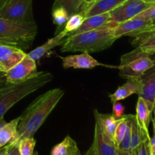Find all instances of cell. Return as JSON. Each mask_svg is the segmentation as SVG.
Returning a JSON list of instances; mask_svg holds the SVG:
<instances>
[{
    "label": "cell",
    "mask_w": 155,
    "mask_h": 155,
    "mask_svg": "<svg viewBox=\"0 0 155 155\" xmlns=\"http://www.w3.org/2000/svg\"><path fill=\"white\" fill-rule=\"evenodd\" d=\"M64 95V91L56 88L47 91L32 101L20 115L16 136L10 143L18 145L21 139L33 137Z\"/></svg>",
    "instance_id": "obj_1"
},
{
    "label": "cell",
    "mask_w": 155,
    "mask_h": 155,
    "mask_svg": "<svg viewBox=\"0 0 155 155\" xmlns=\"http://www.w3.org/2000/svg\"><path fill=\"white\" fill-rule=\"evenodd\" d=\"M117 23L110 21L107 25L78 33L68 36L62 44L61 51L62 52H98L110 48L117 39L114 35V29Z\"/></svg>",
    "instance_id": "obj_2"
},
{
    "label": "cell",
    "mask_w": 155,
    "mask_h": 155,
    "mask_svg": "<svg viewBox=\"0 0 155 155\" xmlns=\"http://www.w3.org/2000/svg\"><path fill=\"white\" fill-rule=\"evenodd\" d=\"M52 79L53 75L51 73L40 71L21 83L10 84L6 83L0 88V118L4 117L9 109L16 103L42 88Z\"/></svg>",
    "instance_id": "obj_3"
},
{
    "label": "cell",
    "mask_w": 155,
    "mask_h": 155,
    "mask_svg": "<svg viewBox=\"0 0 155 155\" xmlns=\"http://www.w3.org/2000/svg\"><path fill=\"white\" fill-rule=\"evenodd\" d=\"M37 34L36 22H16L0 18V42L27 49Z\"/></svg>",
    "instance_id": "obj_4"
},
{
    "label": "cell",
    "mask_w": 155,
    "mask_h": 155,
    "mask_svg": "<svg viewBox=\"0 0 155 155\" xmlns=\"http://www.w3.org/2000/svg\"><path fill=\"white\" fill-rule=\"evenodd\" d=\"M151 55L139 47L122 55L117 68L120 71V76L125 79H140L148 70L155 65V60Z\"/></svg>",
    "instance_id": "obj_5"
},
{
    "label": "cell",
    "mask_w": 155,
    "mask_h": 155,
    "mask_svg": "<svg viewBox=\"0 0 155 155\" xmlns=\"http://www.w3.org/2000/svg\"><path fill=\"white\" fill-rule=\"evenodd\" d=\"M32 4L33 0H5L0 4V18L16 22H33Z\"/></svg>",
    "instance_id": "obj_6"
},
{
    "label": "cell",
    "mask_w": 155,
    "mask_h": 155,
    "mask_svg": "<svg viewBox=\"0 0 155 155\" xmlns=\"http://www.w3.org/2000/svg\"><path fill=\"white\" fill-rule=\"evenodd\" d=\"M154 2H147L144 0H126L119 6L109 12L110 20L114 22H124L134 18L142 12L151 7Z\"/></svg>",
    "instance_id": "obj_7"
},
{
    "label": "cell",
    "mask_w": 155,
    "mask_h": 155,
    "mask_svg": "<svg viewBox=\"0 0 155 155\" xmlns=\"http://www.w3.org/2000/svg\"><path fill=\"white\" fill-rule=\"evenodd\" d=\"M36 72V61L27 54L19 63L5 73L4 75L6 83L17 84L27 80Z\"/></svg>",
    "instance_id": "obj_8"
},
{
    "label": "cell",
    "mask_w": 155,
    "mask_h": 155,
    "mask_svg": "<svg viewBox=\"0 0 155 155\" xmlns=\"http://www.w3.org/2000/svg\"><path fill=\"white\" fill-rule=\"evenodd\" d=\"M152 26L151 21L135 17L134 18L117 24L114 29V35L117 39L122 36L136 37L148 31Z\"/></svg>",
    "instance_id": "obj_9"
},
{
    "label": "cell",
    "mask_w": 155,
    "mask_h": 155,
    "mask_svg": "<svg viewBox=\"0 0 155 155\" xmlns=\"http://www.w3.org/2000/svg\"><path fill=\"white\" fill-rule=\"evenodd\" d=\"M59 58L62 59V65L65 69L74 68V69L89 70L92 69L95 67L101 66L109 68H115V69L118 68V66H113V65L100 63L96 59L92 57L88 52H83L79 54H71V55L66 56V57L60 56Z\"/></svg>",
    "instance_id": "obj_10"
},
{
    "label": "cell",
    "mask_w": 155,
    "mask_h": 155,
    "mask_svg": "<svg viewBox=\"0 0 155 155\" xmlns=\"http://www.w3.org/2000/svg\"><path fill=\"white\" fill-rule=\"evenodd\" d=\"M27 53L15 45L0 44V72L6 73L19 63Z\"/></svg>",
    "instance_id": "obj_11"
},
{
    "label": "cell",
    "mask_w": 155,
    "mask_h": 155,
    "mask_svg": "<svg viewBox=\"0 0 155 155\" xmlns=\"http://www.w3.org/2000/svg\"><path fill=\"white\" fill-rule=\"evenodd\" d=\"M92 146L96 155H117V148L114 140L103 133L99 124L96 122Z\"/></svg>",
    "instance_id": "obj_12"
},
{
    "label": "cell",
    "mask_w": 155,
    "mask_h": 155,
    "mask_svg": "<svg viewBox=\"0 0 155 155\" xmlns=\"http://www.w3.org/2000/svg\"><path fill=\"white\" fill-rule=\"evenodd\" d=\"M154 110V104L139 96L136 104V114L135 115L139 128L147 136H150L148 126Z\"/></svg>",
    "instance_id": "obj_13"
},
{
    "label": "cell",
    "mask_w": 155,
    "mask_h": 155,
    "mask_svg": "<svg viewBox=\"0 0 155 155\" xmlns=\"http://www.w3.org/2000/svg\"><path fill=\"white\" fill-rule=\"evenodd\" d=\"M141 89L140 79L129 78L122 86H119L114 93L109 94L108 97L112 104L128 98L133 94L139 95Z\"/></svg>",
    "instance_id": "obj_14"
},
{
    "label": "cell",
    "mask_w": 155,
    "mask_h": 155,
    "mask_svg": "<svg viewBox=\"0 0 155 155\" xmlns=\"http://www.w3.org/2000/svg\"><path fill=\"white\" fill-rule=\"evenodd\" d=\"M68 36H69V33L64 29L58 34H56L54 37L46 41L43 45H39L37 48L30 51V53H28V55L36 61L39 60L41 58L43 57L50 50L58 46V45H62Z\"/></svg>",
    "instance_id": "obj_15"
},
{
    "label": "cell",
    "mask_w": 155,
    "mask_h": 155,
    "mask_svg": "<svg viewBox=\"0 0 155 155\" xmlns=\"http://www.w3.org/2000/svg\"><path fill=\"white\" fill-rule=\"evenodd\" d=\"M141 89L139 96L154 104L155 98V65L140 78Z\"/></svg>",
    "instance_id": "obj_16"
},
{
    "label": "cell",
    "mask_w": 155,
    "mask_h": 155,
    "mask_svg": "<svg viewBox=\"0 0 155 155\" xmlns=\"http://www.w3.org/2000/svg\"><path fill=\"white\" fill-rule=\"evenodd\" d=\"M125 1L126 0H97L88 5L87 8L83 14L86 18L94 15L108 13Z\"/></svg>",
    "instance_id": "obj_17"
},
{
    "label": "cell",
    "mask_w": 155,
    "mask_h": 155,
    "mask_svg": "<svg viewBox=\"0 0 155 155\" xmlns=\"http://www.w3.org/2000/svg\"><path fill=\"white\" fill-rule=\"evenodd\" d=\"M110 21V20L109 12L108 13H104L101 14V15H94V16L89 17V18H85L82 25L77 30H76L75 31L70 33L69 36H72V35H76L78 34V33H84V32L101 28V27L107 25Z\"/></svg>",
    "instance_id": "obj_18"
},
{
    "label": "cell",
    "mask_w": 155,
    "mask_h": 155,
    "mask_svg": "<svg viewBox=\"0 0 155 155\" xmlns=\"http://www.w3.org/2000/svg\"><path fill=\"white\" fill-rule=\"evenodd\" d=\"M94 114H95V122L99 124L103 133L114 140L115 130L120 120V118L117 119L113 114H101L98 112V110H94Z\"/></svg>",
    "instance_id": "obj_19"
},
{
    "label": "cell",
    "mask_w": 155,
    "mask_h": 155,
    "mask_svg": "<svg viewBox=\"0 0 155 155\" xmlns=\"http://www.w3.org/2000/svg\"><path fill=\"white\" fill-rule=\"evenodd\" d=\"M51 155H81V153L77 142L68 136L52 148Z\"/></svg>",
    "instance_id": "obj_20"
},
{
    "label": "cell",
    "mask_w": 155,
    "mask_h": 155,
    "mask_svg": "<svg viewBox=\"0 0 155 155\" xmlns=\"http://www.w3.org/2000/svg\"><path fill=\"white\" fill-rule=\"evenodd\" d=\"M21 116L12 120L9 123H6L0 128V148L5 146L10 143L16 136Z\"/></svg>",
    "instance_id": "obj_21"
},
{
    "label": "cell",
    "mask_w": 155,
    "mask_h": 155,
    "mask_svg": "<svg viewBox=\"0 0 155 155\" xmlns=\"http://www.w3.org/2000/svg\"><path fill=\"white\" fill-rule=\"evenodd\" d=\"M62 7L67 11L69 16L74 14L83 13L88 7L84 0H54L52 9Z\"/></svg>",
    "instance_id": "obj_22"
},
{
    "label": "cell",
    "mask_w": 155,
    "mask_h": 155,
    "mask_svg": "<svg viewBox=\"0 0 155 155\" xmlns=\"http://www.w3.org/2000/svg\"><path fill=\"white\" fill-rule=\"evenodd\" d=\"M150 136H147L142 132L136 121L135 115L131 119V145L132 150H134L142 143L143 141L150 139Z\"/></svg>",
    "instance_id": "obj_23"
},
{
    "label": "cell",
    "mask_w": 155,
    "mask_h": 155,
    "mask_svg": "<svg viewBox=\"0 0 155 155\" xmlns=\"http://www.w3.org/2000/svg\"><path fill=\"white\" fill-rule=\"evenodd\" d=\"M130 116H131V114H124L120 118V120L119 124H117V127L116 130H115L114 136V141L115 145L117 146V148L119 146L120 143L121 142L124 135H125Z\"/></svg>",
    "instance_id": "obj_24"
},
{
    "label": "cell",
    "mask_w": 155,
    "mask_h": 155,
    "mask_svg": "<svg viewBox=\"0 0 155 155\" xmlns=\"http://www.w3.org/2000/svg\"><path fill=\"white\" fill-rule=\"evenodd\" d=\"M36 140L33 137L24 138L18 142V150L20 155H33Z\"/></svg>",
    "instance_id": "obj_25"
},
{
    "label": "cell",
    "mask_w": 155,
    "mask_h": 155,
    "mask_svg": "<svg viewBox=\"0 0 155 155\" xmlns=\"http://www.w3.org/2000/svg\"><path fill=\"white\" fill-rule=\"evenodd\" d=\"M85 17L83 13L74 14L71 15L68 18V21L65 24L64 30L69 33V34L72 32L75 31L82 25L83 22L85 20Z\"/></svg>",
    "instance_id": "obj_26"
},
{
    "label": "cell",
    "mask_w": 155,
    "mask_h": 155,
    "mask_svg": "<svg viewBox=\"0 0 155 155\" xmlns=\"http://www.w3.org/2000/svg\"><path fill=\"white\" fill-rule=\"evenodd\" d=\"M51 16H52L53 23L56 24L58 27H61L63 24H66L70 17L67 11L62 7L53 8L52 12H51Z\"/></svg>",
    "instance_id": "obj_27"
},
{
    "label": "cell",
    "mask_w": 155,
    "mask_h": 155,
    "mask_svg": "<svg viewBox=\"0 0 155 155\" xmlns=\"http://www.w3.org/2000/svg\"><path fill=\"white\" fill-rule=\"evenodd\" d=\"M133 115L131 114L130 120H129L128 125H127V130H126L125 135L123 138L122 141L120 143L119 146L117 147V149L121 151H132V145H131V119Z\"/></svg>",
    "instance_id": "obj_28"
},
{
    "label": "cell",
    "mask_w": 155,
    "mask_h": 155,
    "mask_svg": "<svg viewBox=\"0 0 155 155\" xmlns=\"http://www.w3.org/2000/svg\"><path fill=\"white\" fill-rule=\"evenodd\" d=\"M136 17L145 20V21L152 22L154 20H155V2L151 6V7L147 8L146 10L142 12V13L138 15Z\"/></svg>",
    "instance_id": "obj_29"
},
{
    "label": "cell",
    "mask_w": 155,
    "mask_h": 155,
    "mask_svg": "<svg viewBox=\"0 0 155 155\" xmlns=\"http://www.w3.org/2000/svg\"><path fill=\"white\" fill-rule=\"evenodd\" d=\"M150 139L143 141L136 149H134L136 152V155H150Z\"/></svg>",
    "instance_id": "obj_30"
},
{
    "label": "cell",
    "mask_w": 155,
    "mask_h": 155,
    "mask_svg": "<svg viewBox=\"0 0 155 155\" xmlns=\"http://www.w3.org/2000/svg\"><path fill=\"white\" fill-rule=\"evenodd\" d=\"M124 111H125V107L121 103L117 102L113 104V114H112L117 119H120L124 115Z\"/></svg>",
    "instance_id": "obj_31"
},
{
    "label": "cell",
    "mask_w": 155,
    "mask_h": 155,
    "mask_svg": "<svg viewBox=\"0 0 155 155\" xmlns=\"http://www.w3.org/2000/svg\"><path fill=\"white\" fill-rule=\"evenodd\" d=\"M7 155H20L18 145L13 143L8 144Z\"/></svg>",
    "instance_id": "obj_32"
},
{
    "label": "cell",
    "mask_w": 155,
    "mask_h": 155,
    "mask_svg": "<svg viewBox=\"0 0 155 155\" xmlns=\"http://www.w3.org/2000/svg\"><path fill=\"white\" fill-rule=\"evenodd\" d=\"M155 33V25H152L151 26V28H150L148 31L145 32V33H142V34L139 35V36H136V37H134V40H133V42H136L137 40H139V39L145 37V36H148V35H151V34H152V33Z\"/></svg>",
    "instance_id": "obj_33"
},
{
    "label": "cell",
    "mask_w": 155,
    "mask_h": 155,
    "mask_svg": "<svg viewBox=\"0 0 155 155\" xmlns=\"http://www.w3.org/2000/svg\"><path fill=\"white\" fill-rule=\"evenodd\" d=\"M117 155H136V152L135 150L126 151L117 149Z\"/></svg>",
    "instance_id": "obj_34"
},
{
    "label": "cell",
    "mask_w": 155,
    "mask_h": 155,
    "mask_svg": "<svg viewBox=\"0 0 155 155\" xmlns=\"http://www.w3.org/2000/svg\"><path fill=\"white\" fill-rule=\"evenodd\" d=\"M5 83H6V80H5V78L4 74L0 72V88H1L2 86H4Z\"/></svg>",
    "instance_id": "obj_35"
},
{
    "label": "cell",
    "mask_w": 155,
    "mask_h": 155,
    "mask_svg": "<svg viewBox=\"0 0 155 155\" xmlns=\"http://www.w3.org/2000/svg\"><path fill=\"white\" fill-rule=\"evenodd\" d=\"M84 155H96V154H95V150H94L93 146H92V145H91L90 148L87 150V151L85 153Z\"/></svg>",
    "instance_id": "obj_36"
},
{
    "label": "cell",
    "mask_w": 155,
    "mask_h": 155,
    "mask_svg": "<svg viewBox=\"0 0 155 155\" xmlns=\"http://www.w3.org/2000/svg\"><path fill=\"white\" fill-rule=\"evenodd\" d=\"M8 152V145L5 146L0 148V155H7Z\"/></svg>",
    "instance_id": "obj_37"
},
{
    "label": "cell",
    "mask_w": 155,
    "mask_h": 155,
    "mask_svg": "<svg viewBox=\"0 0 155 155\" xmlns=\"http://www.w3.org/2000/svg\"><path fill=\"white\" fill-rule=\"evenodd\" d=\"M150 155H155V145H150Z\"/></svg>",
    "instance_id": "obj_38"
},
{
    "label": "cell",
    "mask_w": 155,
    "mask_h": 155,
    "mask_svg": "<svg viewBox=\"0 0 155 155\" xmlns=\"http://www.w3.org/2000/svg\"><path fill=\"white\" fill-rule=\"evenodd\" d=\"M84 1H85V2L88 5H89L92 4V3L95 2L97 1V0H84Z\"/></svg>",
    "instance_id": "obj_39"
},
{
    "label": "cell",
    "mask_w": 155,
    "mask_h": 155,
    "mask_svg": "<svg viewBox=\"0 0 155 155\" xmlns=\"http://www.w3.org/2000/svg\"><path fill=\"white\" fill-rule=\"evenodd\" d=\"M152 123H153V127H154V136H155V116L152 119Z\"/></svg>",
    "instance_id": "obj_40"
},
{
    "label": "cell",
    "mask_w": 155,
    "mask_h": 155,
    "mask_svg": "<svg viewBox=\"0 0 155 155\" xmlns=\"http://www.w3.org/2000/svg\"><path fill=\"white\" fill-rule=\"evenodd\" d=\"M144 1L147 2H155V0H144Z\"/></svg>",
    "instance_id": "obj_41"
},
{
    "label": "cell",
    "mask_w": 155,
    "mask_h": 155,
    "mask_svg": "<svg viewBox=\"0 0 155 155\" xmlns=\"http://www.w3.org/2000/svg\"><path fill=\"white\" fill-rule=\"evenodd\" d=\"M153 112H154V114L155 116V98H154V110H153Z\"/></svg>",
    "instance_id": "obj_42"
},
{
    "label": "cell",
    "mask_w": 155,
    "mask_h": 155,
    "mask_svg": "<svg viewBox=\"0 0 155 155\" xmlns=\"http://www.w3.org/2000/svg\"><path fill=\"white\" fill-rule=\"evenodd\" d=\"M151 23H152V25H155V20H154Z\"/></svg>",
    "instance_id": "obj_43"
},
{
    "label": "cell",
    "mask_w": 155,
    "mask_h": 155,
    "mask_svg": "<svg viewBox=\"0 0 155 155\" xmlns=\"http://www.w3.org/2000/svg\"><path fill=\"white\" fill-rule=\"evenodd\" d=\"M5 0H0V4H2V3L3 2H5Z\"/></svg>",
    "instance_id": "obj_44"
},
{
    "label": "cell",
    "mask_w": 155,
    "mask_h": 155,
    "mask_svg": "<svg viewBox=\"0 0 155 155\" xmlns=\"http://www.w3.org/2000/svg\"><path fill=\"white\" fill-rule=\"evenodd\" d=\"M154 54H155V49H154Z\"/></svg>",
    "instance_id": "obj_45"
}]
</instances>
